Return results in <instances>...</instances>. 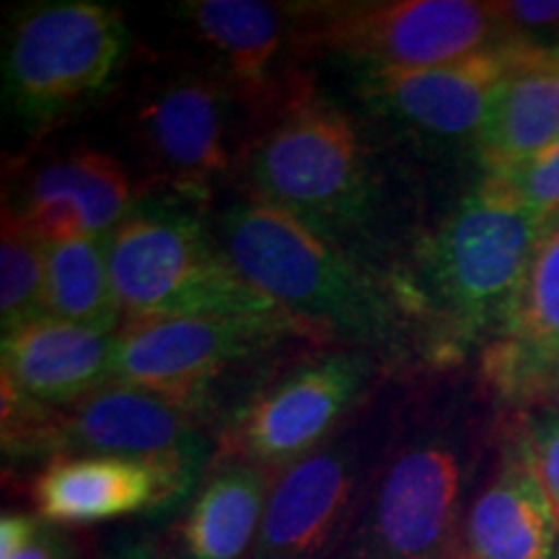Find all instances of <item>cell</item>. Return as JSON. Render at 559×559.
Here are the masks:
<instances>
[{
  "instance_id": "6da1fadb",
  "label": "cell",
  "mask_w": 559,
  "mask_h": 559,
  "mask_svg": "<svg viewBox=\"0 0 559 559\" xmlns=\"http://www.w3.org/2000/svg\"><path fill=\"white\" fill-rule=\"evenodd\" d=\"M221 249L251 288L300 324L358 337L386 334L394 298L330 234L288 210L247 200L221 221Z\"/></svg>"
},
{
  "instance_id": "7a4b0ae2",
  "label": "cell",
  "mask_w": 559,
  "mask_h": 559,
  "mask_svg": "<svg viewBox=\"0 0 559 559\" xmlns=\"http://www.w3.org/2000/svg\"><path fill=\"white\" fill-rule=\"evenodd\" d=\"M544 223L506 179L485 174L419 243L407 300L430 309L459 340L500 334Z\"/></svg>"
},
{
  "instance_id": "3957f363",
  "label": "cell",
  "mask_w": 559,
  "mask_h": 559,
  "mask_svg": "<svg viewBox=\"0 0 559 559\" xmlns=\"http://www.w3.org/2000/svg\"><path fill=\"white\" fill-rule=\"evenodd\" d=\"M107 260L124 321L166 317L296 321L234 270L194 210L171 202L132 210L109 236Z\"/></svg>"
},
{
  "instance_id": "277c9868",
  "label": "cell",
  "mask_w": 559,
  "mask_h": 559,
  "mask_svg": "<svg viewBox=\"0 0 559 559\" xmlns=\"http://www.w3.org/2000/svg\"><path fill=\"white\" fill-rule=\"evenodd\" d=\"M247 177L257 200L288 210L324 234L358 218L370 190L358 124L300 86L251 143Z\"/></svg>"
},
{
  "instance_id": "5b68a950",
  "label": "cell",
  "mask_w": 559,
  "mask_h": 559,
  "mask_svg": "<svg viewBox=\"0 0 559 559\" xmlns=\"http://www.w3.org/2000/svg\"><path fill=\"white\" fill-rule=\"evenodd\" d=\"M198 412L151 391L109 383L68 407H47L3 383V449L11 456H122L190 472Z\"/></svg>"
},
{
  "instance_id": "8992f818",
  "label": "cell",
  "mask_w": 559,
  "mask_h": 559,
  "mask_svg": "<svg viewBox=\"0 0 559 559\" xmlns=\"http://www.w3.org/2000/svg\"><path fill=\"white\" fill-rule=\"evenodd\" d=\"M128 50L122 13L96 0L37 3L13 21L3 52L11 107L52 122L109 86Z\"/></svg>"
},
{
  "instance_id": "52a82bcc",
  "label": "cell",
  "mask_w": 559,
  "mask_h": 559,
  "mask_svg": "<svg viewBox=\"0 0 559 559\" xmlns=\"http://www.w3.org/2000/svg\"><path fill=\"white\" fill-rule=\"evenodd\" d=\"M464 489L466 459L449 436L412 438L376 477L342 559H453Z\"/></svg>"
},
{
  "instance_id": "ba28073f",
  "label": "cell",
  "mask_w": 559,
  "mask_h": 559,
  "mask_svg": "<svg viewBox=\"0 0 559 559\" xmlns=\"http://www.w3.org/2000/svg\"><path fill=\"white\" fill-rule=\"evenodd\" d=\"M492 3L386 0L321 11L309 41L360 68L417 70L443 66L506 41Z\"/></svg>"
},
{
  "instance_id": "9c48e42d",
  "label": "cell",
  "mask_w": 559,
  "mask_h": 559,
  "mask_svg": "<svg viewBox=\"0 0 559 559\" xmlns=\"http://www.w3.org/2000/svg\"><path fill=\"white\" fill-rule=\"evenodd\" d=\"M296 321L226 317H166L124 321L115 334L111 383L143 389L185 407L200 409L223 370L239 362Z\"/></svg>"
},
{
  "instance_id": "30bf717a",
  "label": "cell",
  "mask_w": 559,
  "mask_h": 559,
  "mask_svg": "<svg viewBox=\"0 0 559 559\" xmlns=\"http://www.w3.org/2000/svg\"><path fill=\"white\" fill-rule=\"evenodd\" d=\"M366 366L347 353L293 368L236 412L221 440V461H247L270 472L319 451L360 400Z\"/></svg>"
},
{
  "instance_id": "8fae6325",
  "label": "cell",
  "mask_w": 559,
  "mask_h": 559,
  "mask_svg": "<svg viewBox=\"0 0 559 559\" xmlns=\"http://www.w3.org/2000/svg\"><path fill=\"white\" fill-rule=\"evenodd\" d=\"M526 39H506L466 58L417 70L362 73V96L391 120L436 138H477L495 88Z\"/></svg>"
},
{
  "instance_id": "7c38bea8",
  "label": "cell",
  "mask_w": 559,
  "mask_h": 559,
  "mask_svg": "<svg viewBox=\"0 0 559 559\" xmlns=\"http://www.w3.org/2000/svg\"><path fill=\"white\" fill-rule=\"evenodd\" d=\"M239 94L221 75H185L138 109V140L179 192L200 200L210 179L228 171L230 117Z\"/></svg>"
},
{
  "instance_id": "4fadbf2b",
  "label": "cell",
  "mask_w": 559,
  "mask_h": 559,
  "mask_svg": "<svg viewBox=\"0 0 559 559\" xmlns=\"http://www.w3.org/2000/svg\"><path fill=\"white\" fill-rule=\"evenodd\" d=\"M360 487L358 451L342 440L277 472L251 559H321L349 528Z\"/></svg>"
},
{
  "instance_id": "5bb4252c",
  "label": "cell",
  "mask_w": 559,
  "mask_h": 559,
  "mask_svg": "<svg viewBox=\"0 0 559 559\" xmlns=\"http://www.w3.org/2000/svg\"><path fill=\"white\" fill-rule=\"evenodd\" d=\"M190 485V472L153 461L58 456L37 474L32 495L41 521L81 526L156 508Z\"/></svg>"
},
{
  "instance_id": "9a60e30c",
  "label": "cell",
  "mask_w": 559,
  "mask_h": 559,
  "mask_svg": "<svg viewBox=\"0 0 559 559\" xmlns=\"http://www.w3.org/2000/svg\"><path fill=\"white\" fill-rule=\"evenodd\" d=\"M559 370V215L539 230L526 275L489 345L485 373L502 394L531 400L549 391Z\"/></svg>"
},
{
  "instance_id": "2e32d148",
  "label": "cell",
  "mask_w": 559,
  "mask_h": 559,
  "mask_svg": "<svg viewBox=\"0 0 559 559\" xmlns=\"http://www.w3.org/2000/svg\"><path fill=\"white\" fill-rule=\"evenodd\" d=\"M135 190L117 158L73 151L34 171L16 213L47 243L109 239L130 218Z\"/></svg>"
},
{
  "instance_id": "e0dca14e",
  "label": "cell",
  "mask_w": 559,
  "mask_h": 559,
  "mask_svg": "<svg viewBox=\"0 0 559 559\" xmlns=\"http://www.w3.org/2000/svg\"><path fill=\"white\" fill-rule=\"evenodd\" d=\"M115 334L39 317L3 334V383L19 394L68 407L111 383Z\"/></svg>"
},
{
  "instance_id": "ac0fdd59",
  "label": "cell",
  "mask_w": 559,
  "mask_h": 559,
  "mask_svg": "<svg viewBox=\"0 0 559 559\" xmlns=\"http://www.w3.org/2000/svg\"><path fill=\"white\" fill-rule=\"evenodd\" d=\"M179 13L218 58V75L249 107H280L277 62L293 26L290 11L262 0H190Z\"/></svg>"
},
{
  "instance_id": "d6986e66",
  "label": "cell",
  "mask_w": 559,
  "mask_h": 559,
  "mask_svg": "<svg viewBox=\"0 0 559 559\" xmlns=\"http://www.w3.org/2000/svg\"><path fill=\"white\" fill-rule=\"evenodd\" d=\"M559 138V47L526 41L474 138L485 174L508 177Z\"/></svg>"
},
{
  "instance_id": "ffe728a7",
  "label": "cell",
  "mask_w": 559,
  "mask_h": 559,
  "mask_svg": "<svg viewBox=\"0 0 559 559\" xmlns=\"http://www.w3.org/2000/svg\"><path fill=\"white\" fill-rule=\"evenodd\" d=\"M469 559H555L559 521L523 451L510 440L492 479L472 500L464 519Z\"/></svg>"
},
{
  "instance_id": "44dd1931",
  "label": "cell",
  "mask_w": 559,
  "mask_h": 559,
  "mask_svg": "<svg viewBox=\"0 0 559 559\" xmlns=\"http://www.w3.org/2000/svg\"><path fill=\"white\" fill-rule=\"evenodd\" d=\"M275 477L247 461H221L181 521V559H241L254 549Z\"/></svg>"
},
{
  "instance_id": "7402d4cb",
  "label": "cell",
  "mask_w": 559,
  "mask_h": 559,
  "mask_svg": "<svg viewBox=\"0 0 559 559\" xmlns=\"http://www.w3.org/2000/svg\"><path fill=\"white\" fill-rule=\"evenodd\" d=\"M109 239L47 243L45 317L117 334L124 324L107 260Z\"/></svg>"
},
{
  "instance_id": "603a6c76",
  "label": "cell",
  "mask_w": 559,
  "mask_h": 559,
  "mask_svg": "<svg viewBox=\"0 0 559 559\" xmlns=\"http://www.w3.org/2000/svg\"><path fill=\"white\" fill-rule=\"evenodd\" d=\"M47 241L16 210H3L0 230V326L9 334L45 317Z\"/></svg>"
},
{
  "instance_id": "cb8c5ba5",
  "label": "cell",
  "mask_w": 559,
  "mask_h": 559,
  "mask_svg": "<svg viewBox=\"0 0 559 559\" xmlns=\"http://www.w3.org/2000/svg\"><path fill=\"white\" fill-rule=\"evenodd\" d=\"M515 443L547 492L559 521V409H544L526 417Z\"/></svg>"
},
{
  "instance_id": "d4e9b609",
  "label": "cell",
  "mask_w": 559,
  "mask_h": 559,
  "mask_svg": "<svg viewBox=\"0 0 559 559\" xmlns=\"http://www.w3.org/2000/svg\"><path fill=\"white\" fill-rule=\"evenodd\" d=\"M542 221L559 215V138L539 156L502 177Z\"/></svg>"
},
{
  "instance_id": "484cf974",
  "label": "cell",
  "mask_w": 559,
  "mask_h": 559,
  "mask_svg": "<svg viewBox=\"0 0 559 559\" xmlns=\"http://www.w3.org/2000/svg\"><path fill=\"white\" fill-rule=\"evenodd\" d=\"M508 39L534 41V34L559 32V0H510L492 3Z\"/></svg>"
},
{
  "instance_id": "4316f807",
  "label": "cell",
  "mask_w": 559,
  "mask_h": 559,
  "mask_svg": "<svg viewBox=\"0 0 559 559\" xmlns=\"http://www.w3.org/2000/svg\"><path fill=\"white\" fill-rule=\"evenodd\" d=\"M41 523L24 513H5L0 521V559H11L37 539Z\"/></svg>"
},
{
  "instance_id": "83f0119b",
  "label": "cell",
  "mask_w": 559,
  "mask_h": 559,
  "mask_svg": "<svg viewBox=\"0 0 559 559\" xmlns=\"http://www.w3.org/2000/svg\"><path fill=\"white\" fill-rule=\"evenodd\" d=\"M11 559H68V549L50 528L41 526L37 539H34L29 547L21 549L19 555H13Z\"/></svg>"
},
{
  "instance_id": "f1b7e54d",
  "label": "cell",
  "mask_w": 559,
  "mask_h": 559,
  "mask_svg": "<svg viewBox=\"0 0 559 559\" xmlns=\"http://www.w3.org/2000/svg\"><path fill=\"white\" fill-rule=\"evenodd\" d=\"M120 559H158V557H153V555H148V551H143V549H135V551H128V555H122Z\"/></svg>"
},
{
  "instance_id": "f546056e",
  "label": "cell",
  "mask_w": 559,
  "mask_h": 559,
  "mask_svg": "<svg viewBox=\"0 0 559 559\" xmlns=\"http://www.w3.org/2000/svg\"><path fill=\"white\" fill-rule=\"evenodd\" d=\"M551 391H555V394L559 396V370L555 373V379H551V386H549Z\"/></svg>"
},
{
  "instance_id": "4dcf8cb0",
  "label": "cell",
  "mask_w": 559,
  "mask_h": 559,
  "mask_svg": "<svg viewBox=\"0 0 559 559\" xmlns=\"http://www.w3.org/2000/svg\"><path fill=\"white\" fill-rule=\"evenodd\" d=\"M453 559H469V557H466V555H456Z\"/></svg>"
},
{
  "instance_id": "1f68e13d",
  "label": "cell",
  "mask_w": 559,
  "mask_h": 559,
  "mask_svg": "<svg viewBox=\"0 0 559 559\" xmlns=\"http://www.w3.org/2000/svg\"><path fill=\"white\" fill-rule=\"evenodd\" d=\"M555 559H559V555H557V557H555Z\"/></svg>"
}]
</instances>
